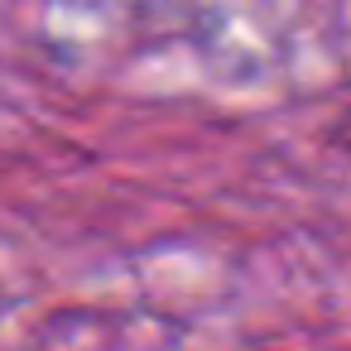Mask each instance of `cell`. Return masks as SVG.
I'll use <instances>...</instances> for the list:
<instances>
[]
</instances>
